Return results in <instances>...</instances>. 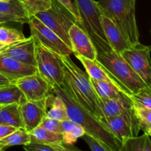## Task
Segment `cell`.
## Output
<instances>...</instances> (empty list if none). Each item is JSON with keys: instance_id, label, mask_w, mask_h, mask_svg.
<instances>
[{"instance_id": "27", "label": "cell", "mask_w": 151, "mask_h": 151, "mask_svg": "<svg viewBox=\"0 0 151 151\" xmlns=\"http://www.w3.org/2000/svg\"><path fill=\"white\" fill-rule=\"evenodd\" d=\"M134 108L151 109V88L145 86L138 92L130 95Z\"/></svg>"}, {"instance_id": "15", "label": "cell", "mask_w": 151, "mask_h": 151, "mask_svg": "<svg viewBox=\"0 0 151 151\" xmlns=\"http://www.w3.org/2000/svg\"><path fill=\"white\" fill-rule=\"evenodd\" d=\"M101 24L105 35L113 50L121 53L125 49L131 47L128 40L122 35L118 27L106 16L102 13Z\"/></svg>"}, {"instance_id": "16", "label": "cell", "mask_w": 151, "mask_h": 151, "mask_svg": "<svg viewBox=\"0 0 151 151\" xmlns=\"http://www.w3.org/2000/svg\"><path fill=\"white\" fill-rule=\"evenodd\" d=\"M100 120L110 130L111 132L121 142V143L128 138L135 137L128 124L120 115L105 116L100 118Z\"/></svg>"}, {"instance_id": "39", "label": "cell", "mask_w": 151, "mask_h": 151, "mask_svg": "<svg viewBox=\"0 0 151 151\" xmlns=\"http://www.w3.org/2000/svg\"><path fill=\"white\" fill-rule=\"evenodd\" d=\"M142 151H151V141L150 136H146Z\"/></svg>"}, {"instance_id": "10", "label": "cell", "mask_w": 151, "mask_h": 151, "mask_svg": "<svg viewBox=\"0 0 151 151\" xmlns=\"http://www.w3.org/2000/svg\"><path fill=\"white\" fill-rule=\"evenodd\" d=\"M22 91L27 101H39L48 95L51 86L38 73L28 75L11 83Z\"/></svg>"}, {"instance_id": "26", "label": "cell", "mask_w": 151, "mask_h": 151, "mask_svg": "<svg viewBox=\"0 0 151 151\" xmlns=\"http://www.w3.org/2000/svg\"><path fill=\"white\" fill-rule=\"evenodd\" d=\"M27 13L31 17L37 13L47 11L51 7L52 0H20Z\"/></svg>"}, {"instance_id": "23", "label": "cell", "mask_w": 151, "mask_h": 151, "mask_svg": "<svg viewBox=\"0 0 151 151\" xmlns=\"http://www.w3.org/2000/svg\"><path fill=\"white\" fill-rule=\"evenodd\" d=\"M61 125L63 144L74 145L78 139L86 134L81 125L69 119L61 121Z\"/></svg>"}, {"instance_id": "22", "label": "cell", "mask_w": 151, "mask_h": 151, "mask_svg": "<svg viewBox=\"0 0 151 151\" xmlns=\"http://www.w3.org/2000/svg\"><path fill=\"white\" fill-rule=\"evenodd\" d=\"M30 142L55 145L63 143V137L61 134L54 133L44 128L38 126L29 132Z\"/></svg>"}, {"instance_id": "4", "label": "cell", "mask_w": 151, "mask_h": 151, "mask_svg": "<svg viewBox=\"0 0 151 151\" xmlns=\"http://www.w3.org/2000/svg\"><path fill=\"white\" fill-rule=\"evenodd\" d=\"M97 2L102 13L111 19L131 46L140 42L136 0H100Z\"/></svg>"}, {"instance_id": "36", "label": "cell", "mask_w": 151, "mask_h": 151, "mask_svg": "<svg viewBox=\"0 0 151 151\" xmlns=\"http://www.w3.org/2000/svg\"><path fill=\"white\" fill-rule=\"evenodd\" d=\"M58 1L62 5L64 6L68 10H69L78 19V20L81 22V17H80L79 12H78V10L77 8L76 5L75 4V3L72 2V0H58Z\"/></svg>"}, {"instance_id": "20", "label": "cell", "mask_w": 151, "mask_h": 151, "mask_svg": "<svg viewBox=\"0 0 151 151\" xmlns=\"http://www.w3.org/2000/svg\"><path fill=\"white\" fill-rule=\"evenodd\" d=\"M88 78L96 94L101 100H118L126 94L114 84Z\"/></svg>"}, {"instance_id": "24", "label": "cell", "mask_w": 151, "mask_h": 151, "mask_svg": "<svg viewBox=\"0 0 151 151\" xmlns=\"http://www.w3.org/2000/svg\"><path fill=\"white\" fill-rule=\"evenodd\" d=\"M30 142V137L24 128H18L14 132L0 139V151H5L12 146L25 145Z\"/></svg>"}, {"instance_id": "40", "label": "cell", "mask_w": 151, "mask_h": 151, "mask_svg": "<svg viewBox=\"0 0 151 151\" xmlns=\"http://www.w3.org/2000/svg\"><path fill=\"white\" fill-rule=\"evenodd\" d=\"M11 83L10 81L6 78L5 76L2 75V74L0 73V87L1 86H4L10 85Z\"/></svg>"}, {"instance_id": "21", "label": "cell", "mask_w": 151, "mask_h": 151, "mask_svg": "<svg viewBox=\"0 0 151 151\" xmlns=\"http://www.w3.org/2000/svg\"><path fill=\"white\" fill-rule=\"evenodd\" d=\"M19 103L0 106V124L24 128Z\"/></svg>"}, {"instance_id": "9", "label": "cell", "mask_w": 151, "mask_h": 151, "mask_svg": "<svg viewBox=\"0 0 151 151\" xmlns=\"http://www.w3.org/2000/svg\"><path fill=\"white\" fill-rule=\"evenodd\" d=\"M151 47L141 43L131 46L120 53L124 60L139 75L147 87L151 88Z\"/></svg>"}, {"instance_id": "12", "label": "cell", "mask_w": 151, "mask_h": 151, "mask_svg": "<svg viewBox=\"0 0 151 151\" xmlns=\"http://www.w3.org/2000/svg\"><path fill=\"white\" fill-rule=\"evenodd\" d=\"M80 22L74 24L69 30V36L74 55H79L89 60H95L97 52L94 44Z\"/></svg>"}, {"instance_id": "25", "label": "cell", "mask_w": 151, "mask_h": 151, "mask_svg": "<svg viewBox=\"0 0 151 151\" xmlns=\"http://www.w3.org/2000/svg\"><path fill=\"white\" fill-rule=\"evenodd\" d=\"M26 101L23 93L14 84L0 87V106L19 103L22 104Z\"/></svg>"}, {"instance_id": "8", "label": "cell", "mask_w": 151, "mask_h": 151, "mask_svg": "<svg viewBox=\"0 0 151 151\" xmlns=\"http://www.w3.org/2000/svg\"><path fill=\"white\" fill-rule=\"evenodd\" d=\"M28 24L31 36L36 43L59 56H70L73 54V51L35 16L29 18Z\"/></svg>"}, {"instance_id": "33", "label": "cell", "mask_w": 151, "mask_h": 151, "mask_svg": "<svg viewBox=\"0 0 151 151\" xmlns=\"http://www.w3.org/2000/svg\"><path fill=\"white\" fill-rule=\"evenodd\" d=\"M58 145H50L41 143L29 142V144L23 145V147L24 151H60Z\"/></svg>"}, {"instance_id": "1", "label": "cell", "mask_w": 151, "mask_h": 151, "mask_svg": "<svg viewBox=\"0 0 151 151\" xmlns=\"http://www.w3.org/2000/svg\"><path fill=\"white\" fill-rule=\"evenodd\" d=\"M51 91L63 100L69 119L81 125L86 134L95 139L111 151L119 150L121 142L98 118L80 106L63 84L52 86Z\"/></svg>"}, {"instance_id": "18", "label": "cell", "mask_w": 151, "mask_h": 151, "mask_svg": "<svg viewBox=\"0 0 151 151\" xmlns=\"http://www.w3.org/2000/svg\"><path fill=\"white\" fill-rule=\"evenodd\" d=\"M75 55L82 63L83 67L85 68L87 75L89 78L97 80V81L110 83L119 88L116 81L110 76L106 69L101 64H100L97 60H89V59L86 58L79 55Z\"/></svg>"}, {"instance_id": "42", "label": "cell", "mask_w": 151, "mask_h": 151, "mask_svg": "<svg viewBox=\"0 0 151 151\" xmlns=\"http://www.w3.org/2000/svg\"><path fill=\"white\" fill-rule=\"evenodd\" d=\"M11 0H0V1H3V2H9Z\"/></svg>"}, {"instance_id": "2", "label": "cell", "mask_w": 151, "mask_h": 151, "mask_svg": "<svg viewBox=\"0 0 151 151\" xmlns=\"http://www.w3.org/2000/svg\"><path fill=\"white\" fill-rule=\"evenodd\" d=\"M59 58L64 72V81L62 84L80 106L100 119L99 97L91 86L88 76L74 63L69 56H59Z\"/></svg>"}, {"instance_id": "30", "label": "cell", "mask_w": 151, "mask_h": 151, "mask_svg": "<svg viewBox=\"0 0 151 151\" xmlns=\"http://www.w3.org/2000/svg\"><path fill=\"white\" fill-rule=\"evenodd\" d=\"M25 36L21 31L15 28L0 27V42L5 44L24 39Z\"/></svg>"}, {"instance_id": "34", "label": "cell", "mask_w": 151, "mask_h": 151, "mask_svg": "<svg viewBox=\"0 0 151 151\" xmlns=\"http://www.w3.org/2000/svg\"><path fill=\"white\" fill-rule=\"evenodd\" d=\"M81 138L84 140L86 143L88 145L89 148L91 149V151H111L107 147H105L104 145L99 142L98 141L94 139L93 137H90V136L85 134Z\"/></svg>"}, {"instance_id": "29", "label": "cell", "mask_w": 151, "mask_h": 151, "mask_svg": "<svg viewBox=\"0 0 151 151\" xmlns=\"http://www.w3.org/2000/svg\"><path fill=\"white\" fill-rule=\"evenodd\" d=\"M139 121L140 130L147 135H151V109L134 108Z\"/></svg>"}, {"instance_id": "28", "label": "cell", "mask_w": 151, "mask_h": 151, "mask_svg": "<svg viewBox=\"0 0 151 151\" xmlns=\"http://www.w3.org/2000/svg\"><path fill=\"white\" fill-rule=\"evenodd\" d=\"M0 12L5 14L29 19L27 13L20 0H11L9 2L0 1Z\"/></svg>"}, {"instance_id": "31", "label": "cell", "mask_w": 151, "mask_h": 151, "mask_svg": "<svg viewBox=\"0 0 151 151\" xmlns=\"http://www.w3.org/2000/svg\"><path fill=\"white\" fill-rule=\"evenodd\" d=\"M147 134L130 137L122 142L119 151H142Z\"/></svg>"}, {"instance_id": "14", "label": "cell", "mask_w": 151, "mask_h": 151, "mask_svg": "<svg viewBox=\"0 0 151 151\" xmlns=\"http://www.w3.org/2000/svg\"><path fill=\"white\" fill-rule=\"evenodd\" d=\"M0 73L12 83L23 77L38 73V70L35 66L23 63L10 57L0 55Z\"/></svg>"}, {"instance_id": "35", "label": "cell", "mask_w": 151, "mask_h": 151, "mask_svg": "<svg viewBox=\"0 0 151 151\" xmlns=\"http://www.w3.org/2000/svg\"><path fill=\"white\" fill-rule=\"evenodd\" d=\"M29 19L19 17V16H13V15L5 14L0 12V24L6 23H19V24H28Z\"/></svg>"}, {"instance_id": "38", "label": "cell", "mask_w": 151, "mask_h": 151, "mask_svg": "<svg viewBox=\"0 0 151 151\" xmlns=\"http://www.w3.org/2000/svg\"><path fill=\"white\" fill-rule=\"evenodd\" d=\"M58 147L60 151H83L75 147L74 145H66L62 143V144L58 145Z\"/></svg>"}, {"instance_id": "17", "label": "cell", "mask_w": 151, "mask_h": 151, "mask_svg": "<svg viewBox=\"0 0 151 151\" xmlns=\"http://www.w3.org/2000/svg\"><path fill=\"white\" fill-rule=\"evenodd\" d=\"M100 118L119 115L125 109L133 107L130 96L125 94L118 100H101L99 98Z\"/></svg>"}, {"instance_id": "6", "label": "cell", "mask_w": 151, "mask_h": 151, "mask_svg": "<svg viewBox=\"0 0 151 151\" xmlns=\"http://www.w3.org/2000/svg\"><path fill=\"white\" fill-rule=\"evenodd\" d=\"M35 16L54 32L72 50L69 30L74 24L80 22L69 10L58 0H52V6L49 10L37 13Z\"/></svg>"}, {"instance_id": "19", "label": "cell", "mask_w": 151, "mask_h": 151, "mask_svg": "<svg viewBox=\"0 0 151 151\" xmlns=\"http://www.w3.org/2000/svg\"><path fill=\"white\" fill-rule=\"evenodd\" d=\"M45 103L46 117L58 119L60 121L69 119L64 102L51 91L45 97Z\"/></svg>"}, {"instance_id": "3", "label": "cell", "mask_w": 151, "mask_h": 151, "mask_svg": "<svg viewBox=\"0 0 151 151\" xmlns=\"http://www.w3.org/2000/svg\"><path fill=\"white\" fill-rule=\"evenodd\" d=\"M96 60L101 64L117 83L119 88L128 95L138 92L147 86L142 80L123 59L120 53L111 50L97 52Z\"/></svg>"}, {"instance_id": "13", "label": "cell", "mask_w": 151, "mask_h": 151, "mask_svg": "<svg viewBox=\"0 0 151 151\" xmlns=\"http://www.w3.org/2000/svg\"><path fill=\"white\" fill-rule=\"evenodd\" d=\"M24 129L28 133L39 126L46 116L45 98L39 101H27L19 105Z\"/></svg>"}, {"instance_id": "7", "label": "cell", "mask_w": 151, "mask_h": 151, "mask_svg": "<svg viewBox=\"0 0 151 151\" xmlns=\"http://www.w3.org/2000/svg\"><path fill=\"white\" fill-rule=\"evenodd\" d=\"M35 66L38 74L50 86L61 85L64 81V72L62 62L58 55L35 42Z\"/></svg>"}, {"instance_id": "37", "label": "cell", "mask_w": 151, "mask_h": 151, "mask_svg": "<svg viewBox=\"0 0 151 151\" xmlns=\"http://www.w3.org/2000/svg\"><path fill=\"white\" fill-rule=\"evenodd\" d=\"M16 130L14 127L10 126V125H5L0 124V139L12 134Z\"/></svg>"}, {"instance_id": "32", "label": "cell", "mask_w": 151, "mask_h": 151, "mask_svg": "<svg viewBox=\"0 0 151 151\" xmlns=\"http://www.w3.org/2000/svg\"><path fill=\"white\" fill-rule=\"evenodd\" d=\"M39 126L45 128L48 131H52V132L58 133V134H62L61 121L58 120V119H52V118H48L45 116L41 121Z\"/></svg>"}, {"instance_id": "11", "label": "cell", "mask_w": 151, "mask_h": 151, "mask_svg": "<svg viewBox=\"0 0 151 151\" xmlns=\"http://www.w3.org/2000/svg\"><path fill=\"white\" fill-rule=\"evenodd\" d=\"M35 41L30 35L28 38L25 37L24 39L7 44L0 55L35 66Z\"/></svg>"}, {"instance_id": "5", "label": "cell", "mask_w": 151, "mask_h": 151, "mask_svg": "<svg viewBox=\"0 0 151 151\" xmlns=\"http://www.w3.org/2000/svg\"><path fill=\"white\" fill-rule=\"evenodd\" d=\"M81 17L80 26L84 29L95 47L96 52L111 50L103 32L102 12L95 0H75Z\"/></svg>"}, {"instance_id": "41", "label": "cell", "mask_w": 151, "mask_h": 151, "mask_svg": "<svg viewBox=\"0 0 151 151\" xmlns=\"http://www.w3.org/2000/svg\"><path fill=\"white\" fill-rule=\"evenodd\" d=\"M7 44H3V43H1L0 42V53L1 52L3 51V50H4V48H5V47L7 46Z\"/></svg>"}]
</instances>
